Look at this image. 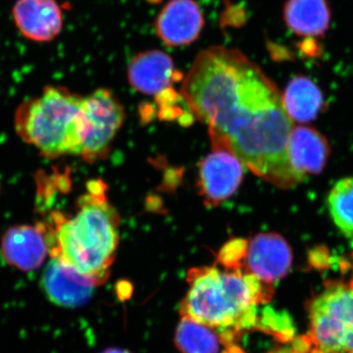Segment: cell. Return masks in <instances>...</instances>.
Returning a JSON list of instances; mask_svg holds the SVG:
<instances>
[{
    "label": "cell",
    "mask_w": 353,
    "mask_h": 353,
    "mask_svg": "<svg viewBox=\"0 0 353 353\" xmlns=\"http://www.w3.org/2000/svg\"><path fill=\"white\" fill-rule=\"evenodd\" d=\"M181 94L208 126L212 148L236 155L252 173L281 189L301 182L288 148L294 127L282 95L241 50L211 46L196 55Z\"/></svg>",
    "instance_id": "6da1fadb"
},
{
    "label": "cell",
    "mask_w": 353,
    "mask_h": 353,
    "mask_svg": "<svg viewBox=\"0 0 353 353\" xmlns=\"http://www.w3.org/2000/svg\"><path fill=\"white\" fill-rule=\"evenodd\" d=\"M76 212L53 213L48 226L50 256L58 257L99 285L105 282L119 243L120 217L106 199L101 181L88 183Z\"/></svg>",
    "instance_id": "7a4b0ae2"
},
{
    "label": "cell",
    "mask_w": 353,
    "mask_h": 353,
    "mask_svg": "<svg viewBox=\"0 0 353 353\" xmlns=\"http://www.w3.org/2000/svg\"><path fill=\"white\" fill-rule=\"evenodd\" d=\"M187 281L189 290L181 313L221 331L225 343L233 340L236 331L259 322L257 305L266 303L274 290L250 274L215 266L190 269Z\"/></svg>",
    "instance_id": "3957f363"
},
{
    "label": "cell",
    "mask_w": 353,
    "mask_h": 353,
    "mask_svg": "<svg viewBox=\"0 0 353 353\" xmlns=\"http://www.w3.org/2000/svg\"><path fill=\"white\" fill-rule=\"evenodd\" d=\"M82 102L67 88L48 85L18 108L16 131L43 157L79 155L85 131Z\"/></svg>",
    "instance_id": "277c9868"
},
{
    "label": "cell",
    "mask_w": 353,
    "mask_h": 353,
    "mask_svg": "<svg viewBox=\"0 0 353 353\" xmlns=\"http://www.w3.org/2000/svg\"><path fill=\"white\" fill-rule=\"evenodd\" d=\"M310 339L326 353H353V280L330 282L308 306Z\"/></svg>",
    "instance_id": "5b68a950"
},
{
    "label": "cell",
    "mask_w": 353,
    "mask_h": 353,
    "mask_svg": "<svg viewBox=\"0 0 353 353\" xmlns=\"http://www.w3.org/2000/svg\"><path fill=\"white\" fill-rule=\"evenodd\" d=\"M85 137L80 157L88 163L105 158L125 118L124 108L109 90L99 88L83 97Z\"/></svg>",
    "instance_id": "8992f818"
},
{
    "label": "cell",
    "mask_w": 353,
    "mask_h": 353,
    "mask_svg": "<svg viewBox=\"0 0 353 353\" xmlns=\"http://www.w3.org/2000/svg\"><path fill=\"white\" fill-rule=\"evenodd\" d=\"M245 175V165L229 150L213 148L199 167V194L210 208L236 194Z\"/></svg>",
    "instance_id": "52a82bcc"
},
{
    "label": "cell",
    "mask_w": 353,
    "mask_h": 353,
    "mask_svg": "<svg viewBox=\"0 0 353 353\" xmlns=\"http://www.w3.org/2000/svg\"><path fill=\"white\" fill-rule=\"evenodd\" d=\"M292 263V250L282 236L259 234L248 241L241 271L274 287L289 274Z\"/></svg>",
    "instance_id": "ba28073f"
},
{
    "label": "cell",
    "mask_w": 353,
    "mask_h": 353,
    "mask_svg": "<svg viewBox=\"0 0 353 353\" xmlns=\"http://www.w3.org/2000/svg\"><path fill=\"white\" fill-rule=\"evenodd\" d=\"M99 283L83 275L58 257L50 256L41 279L46 297L57 306L74 308L90 301Z\"/></svg>",
    "instance_id": "9c48e42d"
},
{
    "label": "cell",
    "mask_w": 353,
    "mask_h": 353,
    "mask_svg": "<svg viewBox=\"0 0 353 353\" xmlns=\"http://www.w3.org/2000/svg\"><path fill=\"white\" fill-rule=\"evenodd\" d=\"M50 252L48 226L41 223L11 228L1 240L2 257L19 270H36Z\"/></svg>",
    "instance_id": "30bf717a"
},
{
    "label": "cell",
    "mask_w": 353,
    "mask_h": 353,
    "mask_svg": "<svg viewBox=\"0 0 353 353\" xmlns=\"http://www.w3.org/2000/svg\"><path fill=\"white\" fill-rule=\"evenodd\" d=\"M12 17L21 34L36 43L53 41L63 28V14L57 0H16Z\"/></svg>",
    "instance_id": "8fae6325"
},
{
    "label": "cell",
    "mask_w": 353,
    "mask_h": 353,
    "mask_svg": "<svg viewBox=\"0 0 353 353\" xmlns=\"http://www.w3.org/2000/svg\"><path fill=\"white\" fill-rule=\"evenodd\" d=\"M203 26V14L194 0H170L158 15L157 32L166 46H188L199 38Z\"/></svg>",
    "instance_id": "7c38bea8"
},
{
    "label": "cell",
    "mask_w": 353,
    "mask_h": 353,
    "mask_svg": "<svg viewBox=\"0 0 353 353\" xmlns=\"http://www.w3.org/2000/svg\"><path fill=\"white\" fill-rule=\"evenodd\" d=\"M173 60L160 50H148L132 58L128 78L132 88L146 95H160L171 90L176 80Z\"/></svg>",
    "instance_id": "4fadbf2b"
},
{
    "label": "cell",
    "mask_w": 353,
    "mask_h": 353,
    "mask_svg": "<svg viewBox=\"0 0 353 353\" xmlns=\"http://www.w3.org/2000/svg\"><path fill=\"white\" fill-rule=\"evenodd\" d=\"M329 153L328 141L319 132L309 127H294L288 154L292 169L301 180L306 176L321 173L326 166Z\"/></svg>",
    "instance_id": "5bb4252c"
},
{
    "label": "cell",
    "mask_w": 353,
    "mask_h": 353,
    "mask_svg": "<svg viewBox=\"0 0 353 353\" xmlns=\"http://www.w3.org/2000/svg\"><path fill=\"white\" fill-rule=\"evenodd\" d=\"M283 17L297 37L323 38L331 26V7L328 0H287Z\"/></svg>",
    "instance_id": "9a60e30c"
},
{
    "label": "cell",
    "mask_w": 353,
    "mask_h": 353,
    "mask_svg": "<svg viewBox=\"0 0 353 353\" xmlns=\"http://www.w3.org/2000/svg\"><path fill=\"white\" fill-rule=\"evenodd\" d=\"M282 99L290 119L301 124L314 120L324 104L322 90L310 78L303 75L290 81Z\"/></svg>",
    "instance_id": "2e32d148"
},
{
    "label": "cell",
    "mask_w": 353,
    "mask_h": 353,
    "mask_svg": "<svg viewBox=\"0 0 353 353\" xmlns=\"http://www.w3.org/2000/svg\"><path fill=\"white\" fill-rule=\"evenodd\" d=\"M217 332L183 316L176 328L175 343L182 353H219L224 341Z\"/></svg>",
    "instance_id": "e0dca14e"
},
{
    "label": "cell",
    "mask_w": 353,
    "mask_h": 353,
    "mask_svg": "<svg viewBox=\"0 0 353 353\" xmlns=\"http://www.w3.org/2000/svg\"><path fill=\"white\" fill-rule=\"evenodd\" d=\"M328 208L336 227L353 240V176L334 183L328 196Z\"/></svg>",
    "instance_id": "ac0fdd59"
},
{
    "label": "cell",
    "mask_w": 353,
    "mask_h": 353,
    "mask_svg": "<svg viewBox=\"0 0 353 353\" xmlns=\"http://www.w3.org/2000/svg\"><path fill=\"white\" fill-rule=\"evenodd\" d=\"M248 240L234 239L221 248L217 259L228 270H241L245 259Z\"/></svg>",
    "instance_id": "d6986e66"
},
{
    "label": "cell",
    "mask_w": 353,
    "mask_h": 353,
    "mask_svg": "<svg viewBox=\"0 0 353 353\" xmlns=\"http://www.w3.org/2000/svg\"><path fill=\"white\" fill-rule=\"evenodd\" d=\"M102 353H131L128 352V350H120V348H109V350H106L105 352Z\"/></svg>",
    "instance_id": "ffe728a7"
},
{
    "label": "cell",
    "mask_w": 353,
    "mask_h": 353,
    "mask_svg": "<svg viewBox=\"0 0 353 353\" xmlns=\"http://www.w3.org/2000/svg\"><path fill=\"white\" fill-rule=\"evenodd\" d=\"M270 353H299V352H296V350H288V348H284V350H275V352H270Z\"/></svg>",
    "instance_id": "44dd1931"
},
{
    "label": "cell",
    "mask_w": 353,
    "mask_h": 353,
    "mask_svg": "<svg viewBox=\"0 0 353 353\" xmlns=\"http://www.w3.org/2000/svg\"><path fill=\"white\" fill-rule=\"evenodd\" d=\"M225 353H243L241 352V350H239V348H236V347H231L228 350L227 352Z\"/></svg>",
    "instance_id": "7402d4cb"
},
{
    "label": "cell",
    "mask_w": 353,
    "mask_h": 353,
    "mask_svg": "<svg viewBox=\"0 0 353 353\" xmlns=\"http://www.w3.org/2000/svg\"><path fill=\"white\" fill-rule=\"evenodd\" d=\"M312 353H326V352H323V350H319V348H317V350H315L314 352H313Z\"/></svg>",
    "instance_id": "603a6c76"
}]
</instances>
